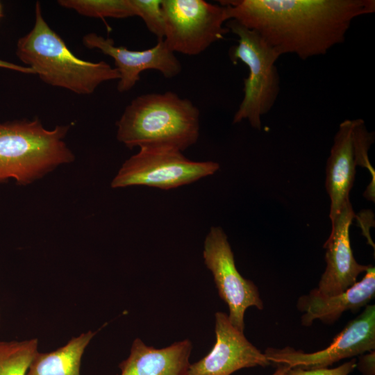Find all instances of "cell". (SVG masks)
<instances>
[{
  "label": "cell",
  "mask_w": 375,
  "mask_h": 375,
  "mask_svg": "<svg viewBox=\"0 0 375 375\" xmlns=\"http://www.w3.org/2000/svg\"><path fill=\"white\" fill-rule=\"evenodd\" d=\"M228 19L258 33L281 56H323L343 43L353 21L375 12L374 0L221 1Z\"/></svg>",
  "instance_id": "obj_1"
},
{
  "label": "cell",
  "mask_w": 375,
  "mask_h": 375,
  "mask_svg": "<svg viewBox=\"0 0 375 375\" xmlns=\"http://www.w3.org/2000/svg\"><path fill=\"white\" fill-rule=\"evenodd\" d=\"M163 40L174 53L200 54L229 32L224 6L203 0H162Z\"/></svg>",
  "instance_id": "obj_7"
},
{
  "label": "cell",
  "mask_w": 375,
  "mask_h": 375,
  "mask_svg": "<svg viewBox=\"0 0 375 375\" xmlns=\"http://www.w3.org/2000/svg\"><path fill=\"white\" fill-rule=\"evenodd\" d=\"M356 360L351 359L339 367L329 369L319 368L304 369L299 367L290 368L286 375H349L356 367Z\"/></svg>",
  "instance_id": "obj_20"
},
{
  "label": "cell",
  "mask_w": 375,
  "mask_h": 375,
  "mask_svg": "<svg viewBox=\"0 0 375 375\" xmlns=\"http://www.w3.org/2000/svg\"><path fill=\"white\" fill-rule=\"evenodd\" d=\"M135 16L140 17L147 29L158 40H163L165 24L162 10V0H131Z\"/></svg>",
  "instance_id": "obj_19"
},
{
  "label": "cell",
  "mask_w": 375,
  "mask_h": 375,
  "mask_svg": "<svg viewBox=\"0 0 375 375\" xmlns=\"http://www.w3.org/2000/svg\"><path fill=\"white\" fill-rule=\"evenodd\" d=\"M229 31L238 36V44L229 51L231 60L241 61L249 69L244 80V97L233 123L247 120L260 130L261 118L274 106L280 92V76L276 62L279 54L256 31L249 29L235 19L225 24Z\"/></svg>",
  "instance_id": "obj_5"
},
{
  "label": "cell",
  "mask_w": 375,
  "mask_h": 375,
  "mask_svg": "<svg viewBox=\"0 0 375 375\" xmlns=\"http://www.w3.org/2000/svg\"><path fill=\"white\" fill-rule=\"evenodd\" d=\"M38 339L0 341V375H26L38 351Z\"/></svg>",
  "instance_id": "obj_17"
},
{
  "label": "cell",
  "mask_w": 375,
  "mask_h": 375,
  "mask_svg": "<svg viewBox=\"0 0 375 375\" xmlns=\"http://www.w3.org/2000/svg\"><path fill=\"white\" fill-rule=\"evenodd\" d=\"M16 55L43 82L78 94H90L102 83L119 78L117 70L107 62L76 57L47 23L38 1L33 26L18 40Z\"/></svg>",
  "instance_id": "obj_3"
},
{
  "label": "cell",
  "mask_w": 375,
  "mask_h": 375,
  "mask_svg": "<svg viewBox=\"0 0 375 375\" xmlns=\"http://www.w3.org/2000/svg\"><path fill=\"white\" fill-rule=\"evenodd\" d=\"M216 342L211 351L190 365L188 375H231L242 368L270 365L265 355L230 322L224 312L215 313Z\"/></svg>",
  "instance_id": "obj_12"
},
{
  "label": "cell",
  "mask_w": 375,
  "mask_h": 375,
  "mask_svg": "<svg viewBox=\"0 0 375 375\" xmlns=\"http://www.w3.org/2000/svg\"><path fill=\"white\" fill-rule=\"evenodd\" d=\"M375 296V268L369 265L365 274L346 291L326 296L316 288L299 297L297 308L303 313L301 324L310 326L315 319L325 324L335 322L347 310L356 312L365 307Z\"/></svg>",
  "instance_id": "obj_14"
},
{
  "label": "cell",
  "mask_w": 375,
  "mask_h": 375,
  "mask_svg": "<svg viewBox=\"0 0 375 375\" xmlns=\"http://www.w3.org/2000/svg\"><path fill=\"white\" fill-rule=\"evenodd\" d=\"M72 125L47 130L38 118L0 122V183L13 178L26 185L72 162L64 141Z\"/></svg>",
  "instance_id": "obj_4"
},
{
  "label": "cell",
  "mask_w": 375,
  "mask_h": 375,
  "mask_svg": "<svg viewBox=\"0 0 375 375\" xmlns=\"http://www.w3.org/2000/svg\"><path fill=\"white\" fill-rule=\"evenodd\" d=\"M3 17L2 5L0 3V19Z\"/></svg>",
  "instance_id": "obj_24"
},
{
  "label": "cell",
  "mask_w": 375,
  "mask_h": 375,
  "mask_svg": "<svg viewBox=\"0 0 375 375\" xmlns=\"http://www.w3.org/2000/svg\"><path fill=\"white\" fill-rule=\"evenodd\" d=\"M94 335L92 331L83 333L56 350L38 351L26 375H81L83 354Z\"/></svg>",
  "instance_id": "obj_16"
},
{
  "label": "cell",
  "mask_w": 375,
  "mask_h": 375,
  "mask_svg": "<svg viewBox=\"0 0 375 375\" xmlns=\"http://www.w3.org/2000/svg\"><path fill=\"white\" fill-rule=\"evenodd\" d=\"M83 44L88 49H99L113 59L119 74L117 90L121 93L131 90L144 71L157 70L165 78H171L178 75L182 69L180 61L163 40H158L151 48L133 51L116 46L112 38L90 33L83 38Z\"/></svg>",
  "instance_id": "obj_11"
},
{
  "label": "cell",
  "mask_w": 375,
  "mask_h": 375,
  "mask_svg": "<svg viewBox=\"0 0 375 375\" xmlns=\"http://www.w3.org/2000/svg\"><path fill=\"white\" fill-rule=\"evenodd\" d=\"M290 368L287 365L281 364L272 375H286Z\"/></svg>",
  "instance_id": "obj_23"
},
{
  "label": "cell",
  "mask_w": 375,
  "mask_h": 375,
  "mask_svg": "<svg viewBox=\"0 0 375 375\" xmlns=\"http://www.w3.org/2000/svg\"><path fill=\"white\" fill-rule=\"evenodd\" d=\"M214 161H193L169 147H142L127 159L111 182L112 188L144 185L169 190L214 174Z\"/></svg>",
  "instance_id": "obj_6"
},
{
  "label": "cell",
  "mask_w": 375,
  "mask_h": 375,
  "mask_svg": "<svg viewBox=\"0 0 375 375\" xmlns=\"http://www.w3.org/2000/svg\"><path fill=\"white\" fill-rule=\"evenodd\" d=\"M200 112L168 91L136 97L117 122V138L127 148L169 147L183 151L199 137Z\"/></svg>",
  "instance_id": "obj_2"
},
{
  "label": "cell",
  "mask_w": 375,
  "mask_h": 375,
  "mask_svg": "<svg viewBox=\"0 0 375 375\" xmlns=\"http://www.w3.org/2000/svg\"><path fill=\"white\" fill-rule=\"evenodd\" d=\"M0 68L16 71L27 74H35V72L28 67L19 65L1 59H0Z\"/></svg>",
  "instance_id": "obj_22"
},
{
  "label": "cell",
  "mask_w": 375,
  "mask_h": 375,
  "mask_svg": "<svg viewBox=\"0 0 375 375\" xmlns=\"http://www.w3.org/2000/svg\"><path fill=\"white\" fill-rule=\"evenodd\" d=\"M356 217L349 201L331 226L329 237L323 246L326 266L316 288L323 295L332 296L346 291L369 267L356 260L351 247L349 228Z\"/></svg>",
  "instance_id": "obj_13"
},
{
  "label": "cell",
  "mask_w": 375,
  "mask_h": 375,
  "mask_svg": "<svg viewBox=\"0 0 375 375\" xmlns=\"http://www.w3.org/2000/svg\"><path fill=\"white\" fill-rule=\"evenodd\" d=\"M374 349L375 306L368 304L322 350L305 353L290 347H269L264 354L270 362L287 365L290 368L312 369L328 367L340 360L362 355Z\"/></svg>",
  "instance_id": "obj_10"
},
{
  "label": "cell",
  "mask_w": 375,
  "mask_h": 375,
  "mask_svg": "<svg viewBox=\"0 0 375 375\" xmlns=\"http://www.w3.org/2000/svg\"><path fill=\"white\" fill-rule=\"evenodd\" d=\"M374 140L362 119H346L340 125L328 158L325 186L331 200L329 217L331 226L342 208L350 201L356 168H367L374 182V171L369 162L368 151Z\"/></svg>",
  "instance_id": "obj_8"
},
{
  "label": "cell",
  "mask_w": 375,
  "mask_h": 375,
  "mask_svg": "<svg viewBox=\"0 0 375 375\" xmlns=\"http://www.w3.org/2000/svg\"><path fill=\"white\" fill-rule=\"evenodd\" d=\"M192 347L188 339L155 349L136 338L129 356L119 365L121 375H188Z\"/></svg>",
  "instance_id": "obj_15"
},
{
  "label": "cell",
  "mask_w": 375,
  "mask_h": 375,
  "mask_svg": "<svg viewBox=\"0 0 375 375\" xmlns=\"http://www.w3.org/2000/svg\"><path fill=\"white\" fill-rule=\"evenodd\" d=\"M58 3L90 17L120 19L135 16L131 0H59Z\"/></svg>",
  "instance_id": "obj_18"
},
{
  "label": "cell",
  "mask_w": 375,
  "mask_h": 375,
  "mask_svg": "<svg viewBox=\"0 0 375 375\" xmlns=\"http://www.w3.org/2000/svg\"><path fill=\"white\" fill-rule=\"evenodd\" d=\"M362 375H375V355L374 350L360 355L359 360L356 363Z\"/></svg>",
  "instance_id": "obj_21"
},
{
  "label": "cell",
  "mask_w": 375,
  "mask_h": 375,
  "mask_svg": "<svg viewBox=\"0 0 375 375\" xmlns=\"http://www.w3.org/2000/svg\"><path fill=\"white\" fill-rule=\"evenodd\" d=\"M203 256L213 275L219 297L228 306L230 322L244 332L246 310L254 306L261 310L263 302L257 286L237 269L227 236L220 226L210 228L204 241Z\"/></svg>",
  "instance_id": "obj_9"
}]
</instances>
